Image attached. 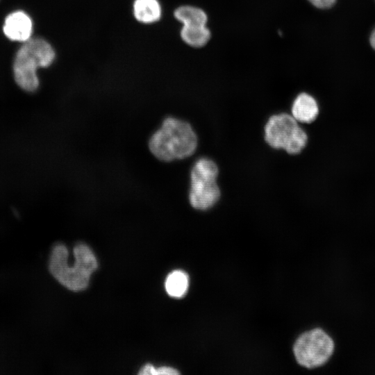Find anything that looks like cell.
<instances>
[{"label": "cell", "mask_w": 375, "mask_h": 375, "mask_svg": "<svg viewBox=\"0 0 375 375\" xmlns=\"http://www.w3.org/2000/svg\"><path fill=\"white\" fill-rule=\"evenodd\" d=\"M265 140L272 148L297 154L306 147L308 136L298 122L290 115L281 113L271 116L265 126Z\"/></svg>", "instance_id": "obj_5"}, {"label": "cell", "mask_w": 375, "mask_h": 375, "mask_svg": "<svg viewBox=\"0 0 375 375\" xmlns=\"http://www.w3.org/2000/svg\"><path fill=\"white\" fill-rule=\"evenodd\" d=\"M219 169L216 163L207 158L198 159L190 172L189 201L191 206L205 210L219 201L221 192L217 183Z\"/></svg>", "instance_id": "obj_4"}, {"label": "cell", "mask_w": 375, "mask_h": 375, "mask_svg": "<svg viewBox=\"0 0 375 375\" xmlns=\"http://www.w3.org/2000/svg\"><path fill=\"white\" fill-rule=\"evenodd\" d=\"M313 6L318 8L325 9L332 7L336 0H308Z\"/></svg>", "instance_id": "obj_12"}, {"label": "cell", "mask_w": 375, "mask_h": 375, "mask_svg": "<svg viewBox=\"0 0 375 375\" xmlns=\"http://www.w3.org/2000/svg\"><path fill=\"white\" fill-rule=\"evenodd\" d=\"M74 265L69 266L67 248L62 244H56L50 254L49 269L62 285L72 291H80L88 287L90 275L97 267V261L89 247L83 243L74 247Z\"/></svg>", "instance_id": "obj_1"}, {"label": "cell", "mask_w": 375, "mask_h": 375, "mask_svg": "<svg viewBox=\"0 0 375 375\" xmlns=\"http://www.w3.org/2000/svg\"><path fill=\"white\" fill-rule=\"evenodd\" d=\"M55 52L49 42L42 38L29 39L18 50L13 63L14 77L17 85L26 92H34L39 86L38 67L49 66Z\"/></svg>", "instance_id": "obj_3"}, {"label": "cell", "mask_w": 375, "mask_h": 375, "mask_svg": "<svg viewBox=\"0 0 375 375\" xmlns=\"http://www.w3.org/2000/svg\"><path fill=\"white\" fill-rule=\"evenodd\" d=\"M138 374L141 375H156V367L150 364L144 365L140 371L138 372Z\"/></svg>", "instance_id": "obj_14"}, {"label": "cell", "mask_w": 375, "mask_h": 375, "mask_svg": "<svg viewBox=\"0 0 375 375\" xmlns=\"http://www.w3.org/2000/svg\"><path fill=\"white\" fill-rule=\"evenodd\" d=\"M3 31L10 40L24 42L31 38L33 22L24 12L15 11L6 17Z\"/></svg>", "instance_id": "obj_7"}, {"label": "cell", "mask_w": 375, "mask_h": 375, "mask_svg": "<svg viewBox=\"0 0 375 375\" xmlns=\"http://www.w3.org/2000/svg\"><path fill=\"white\" fill-rule=\"evenodd\" d=\"M206 18H199L183 23L181 31L183 40L194 47L204 46L210 38V32L206 27Z\"/></svg>", "instance_id": "obj_8"}, {"label": "cell", "mask_w": 375, "mask_h": 375, "mask_svg": "<svg viewBox=\"0 0 375 375\" xmlns=\"http://www.w3.org/2000/svg\"><path fill=\"white\" fill-rule=\"evenodd\" d=\"M179 372L174 368L170 367H160L156 368V375H176Z\"/></svg>", "instance_id": "obj_13"}, {"label": "cell", "mask_w": 375, "mask_h": 375, "mask_svg": "<svg viewBox=\"0 0 375 375\" xmlns=\"http://www.w3.org/2000/svg\"><path fill=\"white\" fill-rule=\"evenodd\" d=\"M334 343L331 337L321 329H314L301 335L294 346L297 362L308 368L324 364L331 356Z\"/></svg>", "instance_id": "obj_6"}, {"label": "cell", "mask_w": 375, "mask_h": 375, "mask_svg": "<svg viewBox=\"0 0 375 375\" xmlns=\"http://www.w3.org/2000/svg\"><path fill=\"white\" fill-rule=\"evenodd\" d=\"M369 42L372 47L375 50V29L372 31L370 35Z\"/></svg>", "instance_id": "obj_15"}, {"label": "cell", "mask_w": 375, "mask_h": 375, "mask_svg": "<svg viewBox=\"0 0 375 375\" xmlns=\"http://www.w3.org/2000/svg\"><path fill=\"white\" fill-rule=\"evenodd\" d=\"M291 112L292 116L298 122L309 124L317 119L319 114V106L314 97L303 92L294 99Z\"/></svg>", "instance_id": "obj_9"}, {"label": "cell", "mask_w": 375, "mask_h": 375, "mask_svg": "<svg viewBox=\"0 0 375 375\" xmlns=\"http://www.w3.org/2000/svg\"><path fill=\"white\" fill-rule=\"evenodd\" d=\"M189 285L188 274L181 270H174L167 277L165 286L167 294L180 298L187 292Z\"/></svg>", "instance_id": "obj_11"}, {"label": "cell", "mask_w": 375, "mask_h": 375, "mask_svg": "<svg viewBox=\"0 0 375 375\" xmlns=\"http://www.w3.org/2000/svg\"><path fill=\"white\" fill-rule=\"evenodd\" d=\"M135 19L149 24L158 21L161 16V7L157 0H135L133 4Z\"/></svg>", "instance_id": "obj_10"}, {"label": "cell", "mask_w": 375, "mask_h": 375, "mask_svg": "<svg viewBox=\"0 0 375 375\" xmlns=\"http://www.w3.org/2000/svg\"><path fill=\"white\" fill-rule=\"evenodd\" d=\"M197 143V136L189 123L169 117L151 135L149 147L156 158L170 162L191 156Z\"/></svg>", "instance_id": "obj_2"}]
</instances>
